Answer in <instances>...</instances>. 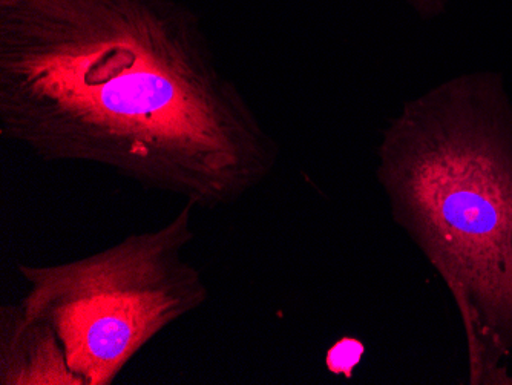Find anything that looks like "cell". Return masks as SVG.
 <instances>
[{
  "instance_id": "cell-4",
  "label": "cell",
  "mask_w": 512,
  "mask_h": 385,
  "mask_svg": "<svg viewBox=\"0 0 512 385\" xmlns=\"http://www.w3.org/2000/svg\"><path fill=\"white\" fill-rule=\"evenodd\" d=\"M0 385H82L53 326L19 303L0 306Z\"/></svg>"
},
{
  "instance_id": "cell-3",
  "label": "cell",
  "mask_w": 512,
  "mask_h": 385,
  "mask_svg": "<svg viewBox=\"0 0 512 385\" xmlns=\"http://www.w3.org/2000/svg\"><path fill=\"white\" fill-rule=\"evenodd\" d=\"M192 203L151 231L54 264L17 263L27 283L19 304L50 323L82 385H112L158 335L211 298L186 258L194 243Z\"/></svg>"
},
{
  "instance_id": "cell-2",
  "label": "cell",
  "mask_w": 512,
  "mask_h": 385,
  "mask_svg": "<svg viewBox=\"0 0 512 385\" xmlns=\"http://www.w3.org/2000/svg\"><path fill=\"white\" fill-rule=\"evenodd\" d=\"M391 215L450 290L471 384H512V100L474 71L408 100L382 132Z\"/></svg>"
},
{
  "instance_id": "cell-5",
  "label": "cell",
  "mask_w": 512,
  "mask_h": 385,
  "mask_svg": "<svg viewBox=\"0 0 512 385\" xmlns=\"http://www.w3.org/2000/svg\"><path fill=\"white\" fill-rule=\"evenodd\" d=\"M364 346L356 339H342L327 353V366L335 373L350 376L356 364L361 361Z\"/></svg>"
},
{
  "instance_id": "cell-1",
  "label": "cell",
  "mask_w": 512,
  "mask_h": 385,
  "mask_svg": "<svg viewBox=\"0 0 512 385\" xmlns=\"http://www.w3.org/2000/svg\"><path fill=\"white\" fill-rule=\"evenodd\" d=\"M0 137L207 211L281 152L183 0H0Z\"/></svg>"
},
{
  "instance_id": "cell-6",
  "label": "cell",
  "mask_w": 512,
  "mask_h": 385,
  "mask_svg": "<svg viewBox=\"0 0 512 385\" xmlns=\"http://www.w3.org/2000/svg\"><path fill=\"white\" fill-rule=\"evenodd\" d=\"M417 17L422 20H434L444 16L453 0H405Z\"/></svg>"
}]
</instances>
